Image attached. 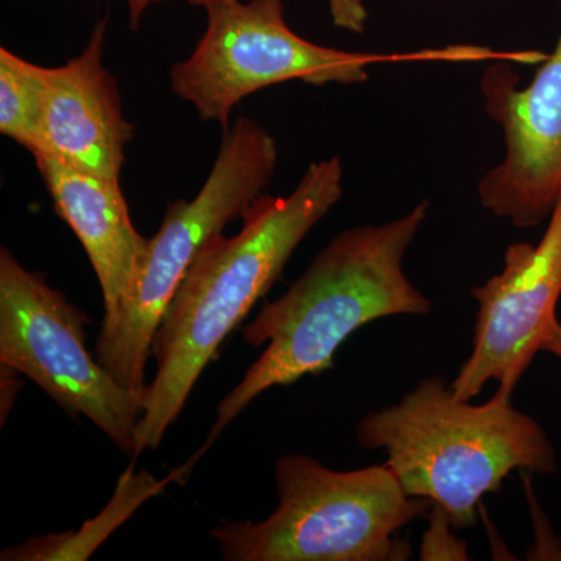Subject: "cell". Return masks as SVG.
<instances>
[{
    "label": "cell",
    "instance_id": "ba28073f",
    "mask_svg": "<svg viewBox=\"0 0 561 561\" xmlns=\"http://www.w3.org/2000/svg\"><path fill=\"white\" fill-rule=\"evenodd\" d=\"M478 301L470 357L451 387L459 401H470L491 381L496 394L513 391L542 348L549 323L557 319L561 297V197L541 241L512 243L504 268L483 286L471 289Z\"/></svg>",
    "mask_w": 561,
    "mask_h": 561
},
{
    "label": "cell",
    "instance_id": "30bf717a",
    "mask_svg": "<svg viewBox=\"0 0 561 561\" xmlns=\"http://www.w3.org/2000/svg\"><path fill=\"white\" fill-rule=\"evenodd\" d=\"M110 16H103L76 58L44 68L41 149L73 171L121 181L125 147L135 127L122 111L119 83L103 66Z\"/></svg>",
    "mask_w": 561,
    "mask_h": 561
},
{
    "label": "cell",
    "instance_id": "277c9868",
    "mask_svg": "<svg viewBox=\"0 0 561 561\" xmlns=\"http://www.w3.org/2000/svg\"><path fill=\"white\" fill-rule=\"evenodd\" d=\"M278 505L260 523H225L210 530L228 561L408 560L400 530L432 502L409 496L389 465L335 471L305 454L275 468Z\"/></svg>",
    "mask_w": 561,
    "mask_h": 561
},
{
    "label": "cell",
    "instance_id": "7c38bea8",
    "mask_svg": "<svg viewBox=\"0 0 561 561\" xmlns=\"http://www.w3.org/2000/svg\"><path fill=\"white\" fill-rule=\"evenodd\" d=\"M135 460L128 470L122 474L117 482L116 494L108 507L94 519L84 524L79 534L47 535V537L33 538L24 545L13 546L0 556L3 561H36V560H88L92 551L102 545L111 531L121 526L140 502L149 500L158 491L164 489L172 479H181L183 468L173 472L164 481H154L150 472L142 471L135 474Z\"/></svg>",
    "mask_w": 561,
    "mask_h": 561
},
{
    "label": "cell",
    "instance_id": "6da1fadb",
    "mask_svg": "<svg viewBox=\"0 0 561 561\" xmlns=\"http://www.w3.org/2000/svg\"><path fill=\"white\" fill-rule=\"evenodd\" d=\"M343 195L341 158L312 162L286 197L262 195L241 231L214 236L181 280L151 341L157 375L147 386L133 460L160 448L227 335L272 289L302 239Z\"/></svg>",
    "mask_w": 561,
    "mask_h": 561
},
{
    "label": "cell",
    "instance_id": "5b68a950",
    "mask_svg": "<svg viewBox=\"0 0 561 561\" xmlns=\"http://www.w3.org/2000/svg\"><path fill=\"white\" fill-rule=\"evenodd\" d=\"M205 33L186 60L172 66L171 90L202 121L230 127L232 110L253 92L284 81L313 87L368 80V68L394 61H494L505 51L449 46L412 54H360L301 38L284 20L283 0H213Z\"/></svg>",
    "mask_w": 561,
    "mask_h": 561
},
{
    "label": "cell",
    "instance_id": "2e32d148",
    "mask_svg": "<svg viewBox=\"0 0 561 561\" xmlns=\"http://www.w3.org/2000/svg\"><path fill=\"white\" fill-rule=\"evenodd\" d=\"M2 367V423L7 416L10 415L11 408H13L14 400L20 393L22 382L20 381L21 373L13 370L9 365L0 364Z\"/></svg>",
    "mask_w": 561,
    "mask_h": 561
},
{
    "label": "cell",
    "instance_id": "8fae6325",
    "mask_svg": "<svg viewBox=\"0 0 561 561\" xmlns=\"http://www.w3.org/2000/svg\"><path fill=\"white\" fill-rule=\"evenodd\" d=\"M32 157L55 213L76 232L90 257L102 289V328H108L130 300L149 239L133 225L121 181L73 171L46 154Z\"/></svg>",
    "mask_w": 561,
    "mask_h": 561
},
{
    "label": "cell",
    "instance_id": "ac0fdd59",
    "mask_svg": "<svg viewBox=\"0 0 561 561\" xmlns=\"http://www.w3.org/2000/svg\"><path fill=\"white\" fill-rule=\"evenodd\" d=\"M541 351L551 353L553 356L561 359V323L559 319H553L549 323L548 331H546L545 341H542Z\"/></svg>",
    "mask_w": 561,
    "mask_h": 561
},
{
    "label": "cell",
    "instance_id": "4fadbf2b",
    "mask_svg": "<svg viewBox=\"0 0 561 561\" xmlns=\"http://www.w3.org/2000/svg\"><path fill=\"white\" fill-rule=\"evenodd\" d=\"M43 66L0 49V133L31 153L41 149L43 130Z\"/></svg>",
    "mask_w": 561,
    "mask_h": 561
},
{
    "label": "cell",
    "instance_id": "e0dca14e",
    "mask_svg": "<svg viewBox=\"0 0 561 561\" xmlns=\"http://www.w3.org/2000/svg\"><path fill=\"white\" fill-rule=\"evenodd\" d=\"M164 0H127L128 5V18H130L131 31H138L140 20H142L144 13L151 5V3H160ZM192 5L206 7L213 0H190Z\"/></svg>",
    "mask_w": 561,
    "mask_h": 561
},
{
    "label": "cell",
    "instance_id": "52a82bcc",
    "mask_svg": "<svg viewBox=\"0 0 561 561\" xmlns=\"http://www.w3.org/2000/svg\"><path fill=\"white\" fill-rule=\"evenodd\" d=\"M84 312L0 249V364L27 376L72 419L83 415L135 457L146 391L121 386L87 346Z\"/></svg>",
    "mask_w": 561,
    "mask_h": 561
},
{
    "label": "cell",
    "instance_id": "3957f363",
    "mask_svg": "<svg viewBox=\"0 0 561 561\" xmlns=\"http://www.w3.org/2000/svg\"><path fill=\"white\" fill-rule=\"evenodd\" d=\"M365 449H382L409 496L448 513L454 529L478 523L482 497L513 471L551 474L557 454L548 434L512 400L459 401L442 378L421 379L398 404L368 412L356 427Z\"/></svg>",
    "mask_w": 561,
    "mask_h": 561
},
{
    "label": "cell",
    "instance_id": "7a4b0ae2",
    "mask_svg": "<svg viewBox=\"0 0 561 561\" xmlns=\"http://www.w3.org/2000/svg\"><path fill=\"white\" fill-rule=\"evenodd\" d=\"M427 210L430 202L424 201L387 224L339 232L289 289L264 301L243 327L242 337L253 348L265 350L217 405L216 423L195 460L265 390L334 367L335 351L364 324L432 312V302L402 268Z\"/></svg>",
    "mask_w": 561,
    "mask_h": 561
},
{
    "label": "cell",
    "instance_id": "9c48e42d",
    "mask_svg": "<svg viewBox=\"0 0 561 561\" xmlns=\"http://www.w3.org/2000/svg\"><path fill=\"white\" fill-rule=\"evenodd\" d=\"M518 81L511 61L483 70L486 111L504 131L505 154L479 181L478 195L494 216L535 228L561 197V32L529 87L518 90Z\"/></svg>",
    "mask_w": 561,
    "mask_h": 561
},
{
    "label": "cell",
    "instance_id": "5bb4252c",
    "mask_svg": "<svg viewBox=\"0 0 561 561\" xmlns=\"http://www.w3.org/2000/svg\"><path fill=\"white\" fill-rule=\"evenodd\" d=\"M453 523L440 505L432 504L430 529L421 542V560H468L467 542L453 534Z\"/></svg>",
    "mask_w": 561,
    "mask_h": 561
},
{
    "label": "cell",
    "instance_id": "8992f818",
    "mask_svg": "<svg viewBox=\"0 0 561 561\" xmlns=\"http://www.w3.org/2000/svg\"><path fill=\"white\" fill-rule=\"evenodd\" d=\"M276 165L275 138L250 117H238L224 131L198 194L168 206L160 231L149 239L130 300L95 342L99 364L125 389L146 391L151 341L181 280L203 247L267 194Z\"/></svg>",
    "mask_w": 561,
    "mask_h": 561
},
{
    "label": "cell",
    "instance_id": "9a60e30c",
    "mask_svg": "<svg viewBox=\"0 0 561 561\" xmlns=\"http://www.w3.org/2000/svg\"><path fill=\"white\" fill-rule=\"evenodd\" d=\"M335 27L351 33H364L368 11L365 0H328Z\"/></svg>",
    "mask_w": 561,
    "mask_h": 561
}]
</instances>
